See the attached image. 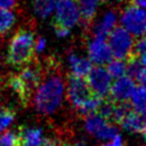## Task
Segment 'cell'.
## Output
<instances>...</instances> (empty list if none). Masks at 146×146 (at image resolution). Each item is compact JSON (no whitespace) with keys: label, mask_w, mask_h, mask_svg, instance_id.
I'll use <instances>...</instances> for the list:
<instances>
[{"label":"cell","mask_w":146,"mask_h":146,"mask_svg":"<svg viewBox=\"0 0 146 146\" xmlns=\"http://www.w3.org/2000/svg\"><path fill=\"white\" fill-rule=\"evenodd\" d=\"M65 81L57 72L48 74L39 82L33 96L35 111L42 115L55 113L62 105L65 95Z\"/></svg>","instance_id":"cell-1"},{"label":"cell","mask_w":146,"mask_h":146,"mask_svg":"<svg viewBox=\"0 0 146 146\" xmlns=\"http://www.w3.org/2000/svg\"><path fill=\"white\" fill-rule=\"evenodd\" d=\"M34 34L29 30L17 31L8 47L7 62L14 66H21L30 63L34 55Z\"/></svg>","instance_id":"cell-2"},{"label":"cell","mask_w":146,"mask_h":146,"mask_svg":"<svg viewBox=\"0 0 146 146\" xmlns=\"http://www.w3.org/2000/svg\"><path fill=\"white\" fill-rule=\"evenodd\" d=\"M41 78L42 74L40 67L34 64H31L24 67L19 72V74L10 76L8 79V84L9 88L14 92H16L23 102H26L31 98L33 90L41 81Z\"/></svg>","instance_id":"cell-3"},{"label":"cell","mask_w":146,"mask_h":146,"mask_svg":"<svg viewBox=\"0 0 146 146\" xmlns=\"http://www.w3.org/2000/svg\"><path fill=\"white\" fill-rule=\"evenodd\" d=\"M119 21L121 26L135 38L144 36L146 31V14L144 8H139L131 3L121 11Z\"/></svg>","instance_id":"cell-4"},{"label":"cell","mask_w":146,"mask_h":146,"mask_svg":"<svg viewBox=\"0 0 146 146\" xmlns=\"http://www.w3.org/2000/svg\"><path fill=\"white\" fill-rule=\"evenodd\" d=\"M107 36V42L112 50L113 57L127 59L132 55L135 36L130 34L125 29H123L122 26H116L108 33Z\"/></svg>","instance_id":"cell-5"},{"label":"cell","mask_w":146,"mask_h":146,"mask_svg":"<svg viewBox=\"0 0 146 146\" xmlns=\"http://www.w3.org/2000/svg\"><path fill=\"white\" fill-rule=\"evenodd\" d=\"M52 14L55 25L70 30L81 22V15L76 0H56Z\"/></svg>","instance_id":"cell-6"},{"label":"cell","mask_w":146,"mask_h":146,"mask_svg":"<svg viewBox=\"0 0 146 146\" xmlns=\"http://www.w3.org/2000/svg\"><path fill=\"white\" fill-rule=\"evenodd\" d=\"M83 127L88 133L95 136L100 140H111L113 137L120 133L115 124L111 123L97 112L86 115Z\"/></svg>","instance_id":"cell-7"},{"label":"cell","mask_w":146,"mask_h":146,"mask_svg":"<svg viewBox=\"0 0 146 146\" xmlns=\"http://www.w3.org/2000/svg\"><path fill=\"white\" fill-rule=\"evenodd\" d=\"M86 78L88 87L94 95L99 96L102 98H106L108 96L113 79L108 74L106 67L99 65H96L95 67L92 66Z\"/></svg>","instance_id":"cell-8"},{"label":"cell","mask_w":146,"mask_h":146,"mask_svg":"<svg viewBox=\"0 0 146 146\" xmlns=\"http://www.w3.org/2000/svg\"><path fill=\"white\" fill-rule=\"evenodd\" d=\"M65 91L67 94V98L71 103V105L79 110L82 104L92 95L90 91L88 83L84 78H79L74 75H70L67 80V86L65 87Z\"/></svg>","instance_id":"cell-9"},{"label":"cell","mask_w":146,"mask_h":146,"mask_svg":"<svg viewBox=\"0 0 146 146\" xmlns=\"http://www.w3.org/2000/svg\"><path fill=\"white\" fill-rule=\"evenodd\" d=\"M87 52H88L89 60L92 64L99 65V66L106 65L113 58L112 50L105 36L94 35L91 40L88 42Z\"/></svg>","instance_id":"cell-10"},{"label":"cell","mask_w":146,"mask_h":146,"mask_svg":"<svg viewBox=\"0 0 146 146\" xmlns=\"http://www.w3.org/2000/svg\"><path fill=\"white\" fill-rule=\"evenodd\" d=\"M136 82L129 78L128 75H123L121 78L115 79L114 82L111 84V89L108 92V96L111 97V100L115 103H124L128 102L135 87Z\"/></svg>","instance_id":"cell-11"},{"label":"cell","mask_w":146,"mask_h":146,"mask_svg":"<svg viewBox=\"0 0 146 146\" xmlns=\"http://www.w3.org/2000/svg\"><path fill=\"white\" fill-rule=\"evenodd\" d=\"M119 13L115 9H107L102 14V17L94 24L92 33L97 36H107L108 33L117 26Z\"/></svg>","instance_id":"cell-12"},{"label":"cell","mask_w":146,"mask_h":146,"mask_svg":"<svg viewBox=\"0 0 146 146\" xmlns=\"http://www.w3.org/2000/svg\"><path fill=\"white\" fill-rule=\"evenodd\" d=\"M127 75L131 78L137 84H144L146 80V58L132 54L127 58Z\"/></svg>","instance_id":"cell-13"},{"label":"cell","mask_w":146,"mask_h":146,"mask_svg":"<svg viewBox=\"0 0 146 146\" xmlns=\"http://www.w3.org/2000/svg\"><path fill=\"white\" fill-rule=\"evenodd\" d=\"M124 130L137 133V135H145V129H146V123H145V115L139 114L132 110H130L124 117L120 121L119 123Z\"/></svg>","instance_id":"cell-14"},{"label":"cell","mask_w":146,"mask_h":146,"mask_svg":"<svg viewBox=\"0 0 146 146\" xmlns=\"http://www.w3.org/2000/svg\"><path fill=\"white\" fill-rule=\"evenodd\" d=\"M67 63L71 70V74L79 78H86L87 74L90 72V70L92 68V63L89 60L88 57L80 56L74 51L68 52Z\"/></svg>","instance_id":"cell-15"},{"label":"cell","mask_w":146,"mask_h":146,"mask_svg":"<svg viewBox=\"0 0 146 146\" xmlns=\"http://www.w3.org/2000/svg\"><path fill=\"white\" fill-rule=\"evenodd\" d=\"M17 137L18 146H40L44 139L42 129L32 127H21Z\"/></svg>","instance_id":"cell-16"},{"label":"cell","mask_w":146,"mask_h":146,"mask_svg":"<svg viewBox=\"0 0 146 146\" xmlns=\"http://www.w3.org/2000/svg\"><path fill=\"white\" fill-rule=\"evenodd\" d=\"M102 1L103 0H76L81 15V21L84 26H88V24L92 22L99 6L102 5Z\"/></svg>","instance_id":"cell-17"},{"label":"cell","mask_w":146,"mask_h":146,"mask_svg":"<svg viewBox=\"0 0 146 146\" xmlns=\"http://www.w3.org/2000/svg\"><path fill=\"white\" fill-rule=\"evenodd\" d=\"M130 107L132 111L145 115L146 111V89L144 84H136L130 98Z\"/></svg>","instance_id":"cell-18"},{"label":"cell","mask_w":146,"mask_h":146,"mask_svg":"<svg viewBox=\"0 0 146 146\" xmlns=\"http://www.w3.org/2000/svg\"><path fill=\"white\" fill-rule=\"evenodd\" d=\"M56 0H32V9L34 15L40 19L50 17L55 9Z\"/></svg>","instance_id":"cell-19"},{"label":"cell","mask_w":146,"mask_h":146,"mask_svg":"<svg viewBox=\"0 0 146 146\" xmlns=\"http://www.w3.org/2000/svg\"><path fill=\"white\" fill-rule=\"evenodd\" d=\"M106 70H107L108 74L111 75L112 79H117V78H121L123 75H127V63H125V59L113 57L106 64Z\"/></svg>","instance_id":"cell-20"},{"label":"cell","mask_w":146,"mask_h":146,"mask_svg":"<svg viewBox=\"0 0 146 146\" xmlns=\"http://www.w3.org/2000/svg\"><path fill=\"white\" fill-rule=\"evenodd\" d=\"M16 23L15 14L9 9L0 8V35L8 33Z\"/></svg>","instance_id":"cell-21"},{"label":"cell","mask_w":146,"mask_h":146,"mask_svg":"<svg viewBox=\"0 0 146 146\" xmlns=\"http://www.w3.org/2000/svg\"><path fill=\"white\" fill-rule=\"evenodd\" d=\"M15 120V113L10 108L0 107V133L3 132Z\"/></svg>","instance_id":"cell-22"},{"label":"cell","mask_w":146,"mask_h":146,"mask_svg":"<svg viewBox=\"0 0 146 146\" xmlns=\"http://www.w3.org/2000/svg\"><path fill=\"white\" fill-rule=\"evenodd\" d=\"M0 146H18V137L14 131H3L0 133Z\"/></svg>","instance_id":"cell-23"},{"label":"cell","mask_w":146,"mask_h":146,"mask_svg":"<svg viewBox=\"0 0 146 146\" xmlns=\"http://www.w3.org/2000/svg\"><path fill=\"white\" fill-rule=\"evenodd\" d=\"M145 48H146V41L144 36H139L135 40L133 43V51L132 54L138 56H145Z\"/></svg>","instance_id":"cell-24"},{"label":"cell","mask_w":146,"mask_h":146,"mask_svg":"<svg viewBox=\"0 0 146 146\" xmlns=\"http://www.w3.org/2000/svg\"><path fill=\"white\" fill-rule=\"evenodd\" d=\"M46 47H47V40L43 36H39L36 40H34V54L43 52Z\"/></svg>","instance_id":"cell-25"},{"label":"cell","mask_w":146,"mask_h":146,"mask_svg":"<svg viewBox=\"0 0 146 146\" xmlns=\"http://www.w3.org/2000/svg\"><path fill=\"white\" fill-rule=\"evenodd\" d=\"M100 146H124V141L120 133H117L115 137H113L111 140H107V143L100 145Z\"/></svg>","instance_id":"cell-26"},{"label":"cell","mask_w":146,"mask_h":146,"mask_svg":"<svg viewBox=\"0 0 146 146\" xmlns=\"http://www.w3.org/2000/svg\"><path fill=\"white\" fill-rule=\"evenodd\" d=\"M54 32H55L56 36H58V38H66L70 34V29H66V27H63L59 25H55Z\"/></svg>","instance_id":"cell-27"},{"label":"cell","mask_w":146,"mask_h":146,"mask_svg":"<svg viewBox=\"0 0 146 146\" xmlns=\"http://www.w3.org/2000/svg\"><path fill=\"white\" fill-rule=\"evenodd\" d=\"M17 6V0H0V8L13 10Z\"/></svg>","instance_id":"cell-28"},{"label":"cell","mask_w":146,"mask_h":146,"mask_svg":"<svg viewBox=\"0 0 146 146\" xmlns=\"http://www.w3.org/2000/svg\"><path fill=\"white\" fill-rule=\"evenodd\" d=\"M40 146H58V143L55 139H50V138H44L43 141L41 143Z\"/></svg>","instance_id":"cell-29"},{"label":"cell","mask_w":146,"mask_h":146,"mask_svg":"<svg viewBox=\"0 0 146 146\" xmlns=\"http://www.w3.org/2000/svg\"><path fill=\"white\" fill-rule=\"evenodd\" d=\"M132 5L139 7V8H145L146 7V0H131Z\"/></svg>","instance_id":"cell-30"},{"label":"cell","mask_w":146,"mask_h":146,"mask_svg":"<svg viewBox=\"0 0 146 146\" xmlns=\"http://www.w3.org/2000/svg\"><path fill=\"white\" fill-rule=\"evenodd\" d=\"M58 146H74V145H71V144H60Z\"/></svg>","instance_id":"cell-31"},{"label":"cell","mask_w":146,"mask_h":146,"mask_svg":"<svg viewBox=\"0 0 146 146\" xmlns=\"http://www.w3.org/2000/svg\"><path fill=\"white\" fill-rule=\"evenodd\" d=\"M115 1H117V2H124V1H127V0H115Z\"/></svg>","instance_id":"cell-32"}]
</instances>
